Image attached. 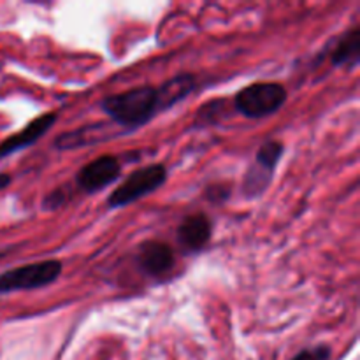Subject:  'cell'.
<instances>
[{
  "label": "cell",
  "instance_id": "cell-12",
  "mask_svg": "<svg viewBox=\"0 0 360 360\" xmlns=\"http://www.w3.org/2000/svg\"><path fill=\"white\" fill-rule=\"evenodd\" d=\"M225 108L224 101H213L204 104L202 108L197 111L195 116V127L199 125H210V123H218L221 120V111Z\"/></svg>",
  "mask_w": 360,
  "mask_h": 360
},
{
  "label": "cell",
  "instance_id": "cell-10",
  "mask_svg": "<svg viewBox=\"0 0 360 360\" xmlns=\"http://www.w3.org/2000/svg\"><path fill=\"white\" fill-rule=\"evenodd\" d=\"M273 178L274 172L260 167L259 164H253L252 167L246 171L245 179H243V195H245L246 199H257V197H260L267 188H269Z\"/></svg>",
  "mask_w": 360,
  "mask_h": 360
},
{
  "label": "cell",
  "instance_id": "cell-3",
  "mask_svg": "<svg viewBox=\"0 0 360 360\" xmlns=\"http://www.w3.org/2000/svg\"><path fill=\"white\" fill-rule=\"evenodd\" d=\"M167 167L164 164H151L137 169L112 190L108 199V207L109 210H120V207L137 202L143 197L162 188L167 181Z\"/></svg>",
  "mask_w": 360,
  "mask_h": 360
},
{
  "label": "cell",
  "instance_id": "cell-15",
  "mask_svg": "<svg viewBox=\"0 0 360 360\" xmlns=\"http://www.w3.org/2000/svg\"><path fill=\"white\" fill-rule=\"evenodd\" d=\"M231 197V186L227 185H211L207 186L206 190V199L211 200V202L214 204H220V202H225V200Z\"/></svg>",
  "mask_w": 360,
  "mask_h": 360
},
{
  "label": "cell",
  "instance_id": "cell-4",
  "mask_svg": "<svg viewBox=\"0 0 360 360\" xmlns=\"http://www.w3.org/2000/svg\"><path fill=\"white\" fill-rule=\"evenodd\" d=\"M63 266L60 260H42V262L27 264L14 267L0 274V294L13 292H28L48 287L62 276Z\"/></svg>",
  "mask_w": 360,
  "mask_h": 360
},
{
  "label": "cell",
  "instance_id": "cell-11",
  "mask_svg": "<svg viewBox=\"0 0 360 360\" xmlns=\"http://www.w3.org/2000/svg\"><path fill=\"white\" fill-rule=\"evenodd\" d=\"M283 153H285V144L281 143V141H276V139L266 141V143L257 150L255 164H259L260 167L267 169V171L274 172L276 171L278 164H280L281 157H283Z\"/></svg>",
  "mask_w": 360,
  "mask_h": 360
},
{
  "label": "cell",
  "instance_id": "cell-8",
  "mask_svg": "<svg viewBox=\"0 0 360 360\" xmlns=\"http://www.w3.org/2000/svg\"><path fill=\"white\" fill-rule=\"evenodd\" d=\"M176 264L174 252L167 243L146 241L137 250V266L146 276L162 278L171 273Z\"/></svg>",
  "mask_w": 360,
  "mask_h": 360
},
{
  "label": "cell",
  "instance_id": "cell-5",
  "mask_svg": "<svg viewBox=\"0 0 360 360\" xmlns=\"http://www.w3.org/2000/svg\"><path fill=\"white\" fill-rule=\"evenodd\" d=\"M122 176V162L115 155H102L77 171L74 183L83 193H97L116 183Z\"/></svg>",
  "mask_w": 360,
  "mask_h": 360
},
{
  "label": "cell",
  "instance_id": "cell-6",
  "mask_svg": "<svg viewBox=\"0 0 360 360\" xmlns=\"http://www.w3.org/2000/svg\"><path fill=\"white\" fill-rule=\"evenodd\" d=\"M213 224L206 213L188 214L181 220L176 231L179 246L185 253H200L211 241Z\"/></svg>",
  "mask_w": 360,
  "mask_h": 360
},
{
  "label": "cell",
  "instance_id": "cell-9",
  "mask_svg": "<svg viewBox=\"0 0 360 360\" xmlns=\"http://www.w3.org/2000/svg\"><path fill=\"white\" fill-rule=\"evenodd\" d=\"M330 63L336 69L347 67L354 69L360 62V27H354L347 34L341 35L336 41V46L329 55Z\"/></svg>",
  "mask_w": 360,
  "mask_h": 360
},
{
  "label": "cell",
  "instance_id": "cell-16",
  "mask_svg": "<svg viewBox=\"0 0 360 360\" xmlns=\"http://www.w3.org/2000/svg\"><path fill=\"white\" fill-rule=\"evenodd\" d=\"M11 181H13L11 174H6V172H0V190L7 188V186L11 185Z\"/></svg>",
  "mask_w": 360,
  "mask_h": 360
},
{
  "label": "cell",
  "instance_id": "cell-1",
  "mask_svg": "<svg viewBox=\"0 0 360 360\" xmlns=\"http://www.w3.org/2000/svg\"><path fill=\"white\" fill-rule=\"evenodd\" d=\"M195 90V76L185 72L171 77L162 86L132 88L102 98L101 109L112 123L125 130H136L150 123L158 112L174 108Z\"/></svg>",
  "mask_w": 360,
  "mask_h": 360
},
{
  "label": "cell",
  "instance_id": "cell-14",
  "mask_svg": "<svg viewBox=\"0 0 360 360\" xmlns=\"http://www.w3.org/2000/svg\"><path fill=\"white\" fill-rule=\"evenodd\" d=\"M65 186H60V188L53 190L51 193H48V195L44 197V200H42V210L44 211H55L58 210V207H62L63 204H65Z\"/></svg>",
  "mask_w": 360,
  "mask_h": 360
},
{
  "label": "cell",
  "instance_id": "cell-13",
  "mask_svg": "<svg viewBox=\"0 0 360 360\" xmlns=\"http://www.w3.org/2000/svg\"><path fill=\"white\" fill-rule=\"evenodd\" d=\"M333 355L329 345H315V347L304 348L290 360H329Z\"/></svg>",
  "mask_w": 360,
  "mask_h": 360
},
{
  "label": "cell",
  "instance_id": "cell-2",
  "mask_svg": "<svg viewBox=\"0 0 360 360\" xmlns=\"http://www.w3.org/2000/svg\"><path fill=\"white\" fill-rule=\"evenodd\" d=\"M288 91L283 84L274 81H260L239 90L234 97V108L239 115L252 120L274 115L285 105Z\"/></svg>",
  "mask_w": 360,
  "mask_h": 360
},
{
  "label": "cell",
  "instance_id": "cell-7",
  "mask_svg": "<svg viewBox=\"0 0 360 360\" xmlns=\"http://www.w3.org/2000/svg\"><path fill=\"white\" fill-rule=\"evenodd\" d=\"M56 120H58V115H56V112H46V115L32 120L23 130H20V132L13 134V136H9L7 139H4L2 143H0V160L11 157V155H14L16 151L30 148L32 144L37 143L41 137H44L46 134L51 130V127L55 125Z\"/></svg>",
  "mask_w": 360,
  "mask_h": 360
},
{
  "label": "cell",
  "instance_id": "cell-17",
  "mask_svg": "<svg viewBox=\"0 0 360 360\" xmlns=\"http://www.w3.org/2000/svg\"><path fill=\"white\" fill-rule=\"evenodd\" d=\"M7 255V253L6 252H0V260H2L4 259V257H6Z\"/></svg>",
  "mask_w": 360,
  "mask_h": 360
}]
</instances>
